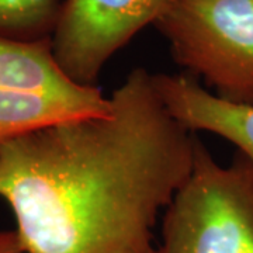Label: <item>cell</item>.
<instances>
[{
    "label": "cell",
    "instance_id": "obj_3",
    "mask_svg": "<svg viewBox=\"0 0 253 253\" xmlns=\"http://www.w3.org/2000/svg\"><path fill=\"white\" fill-rule=\"evenodd\" d=\"M155 27L211 93L253 106V0H173Z\"/></svg>",
    "mask_w": 253,
    "mask_h": 253
},
{
    "label": "cell",
    "instance_id": "obj_1",
    "mask_svg": "<svg viewBox=\"0 0 253 253\" xmlns=\"http://www.w3.org/2000/svg\"><path fill=\"white\" fill-rule=\"evenodd\" d=\"M103 114L0 142V199L26 253H155L161 212L189 179L199 138L132 69Z\"/></svg>",
    "mask_w": 253,
    "mask_h": 253
},
{
    "label": "cell",
    "instance_id": "obj_2",
    "mask_svg": "<svg viewBox=\"0 0 253 253\" xmlns=\"http://www.w3.org/2000/svg\"><path fill=\"white\" fill-rule=\"evenodd\" d=\"M155 253H253V163H218L199 139L189 179L163 212Z\"/></svg>",
    "mask_w": 253,
    "mask_h": 253
},
{
    "label": "cell",
    "instance_id": "obj_7",
    "mask_svg": "<svg viewBox=\"0 0 253 253\" xmlns=\"http://www.w3.org/2000/svg\"><path fill=\"white\" fill-rule=\"evenodd\" d=\"M94 87L78 84L63 73L51 40L27 42L0 37V90L79 97Z\"/></svg>",
    "mask_w": 253,
    "mask_h": 253
},
{
    "label": "cell",
    "instance_id": "obj_8",
    "mask_svg": "<svg viewBox=\"0 0 253 253\" xmlns=\"http://www.w3.org/2000/svg\"><path fill=\"white\" fill-rule=\"evenodd\" d=\"M62 0H0V37L17 41L51 40Z\"/></svg>",
    "mask_w": 253,
    "mask_h": 253
},
{
    "label": "cell",
    "instance_id": "obj_4",
    "mask_svg": "<svg viewBox=\"0 0 253 253\" xmlns=\"http://www.w3.org/2000/svg\"><path fill=\"white\" fill-rule=\"evenodd\" d=\"M173 0H63L51 37L55 61L82 86H97L104 65Z\"/></svg>",
    "mask_w": 253,
    "mask_h": 253
},
{
    "label": "cell",
    "instance_id": "obj_9",
    "mask_svg": "<svg viewBox=\"0 0 253 253\" xmlns=\"http://www.w3.org/2000/svg\"><path fill=\"white\" fill-rule=\"evenodd\" d=\"M0 253H26L14 231L0 229Z\"/></svg>",
    "mask_w": 253,
    "mask_h": 253
},
{
    "label": "cell",
    "instance_id": "obj_5",
    "mask_svg": "<svg viewBox=\"0 0 253 253\" xmlns=\"http://www.w3.org/2000/svg\"><path fill=\"white\" fill-rule=\"evenodd\" d=\"M166 109L181 126L229 141L253 163V106L219 99L186 75H155Z\"/></svg>",
    "mask_w": 253,
    "mask_h": 253
},
{
    "label": "cell",
    "instance_id": "obj_6",
    "mask_svg": "<svg viewBox=\"0 0 253 253\" xmlns=\"http://www.w3.org/2000/svg\"><path fill=\"white\" fill-rule=\"evenodd\" d=\"M109 107L99 86L79 97L0 90V142L63 120L103 114Z\"/></svg>",
    "mask_w": 253,
    "mask_h": 253
}]
</instances>
